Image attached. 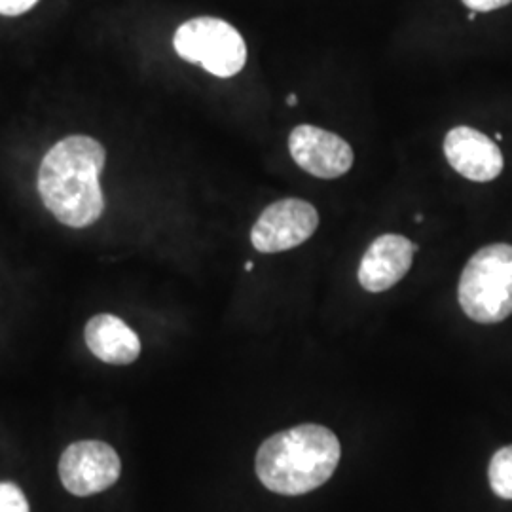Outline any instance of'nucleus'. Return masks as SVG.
Returning a JSON list of instances; mask_svg holds the SVG:
<instances>
[{
	"label": "nucleus",
	"mask_w": 512,
	"mask_h": 512,
	"mask_svg": "<svg viewBox=\"0 0 512 512\" xmlns=\"http://www.w3.org/2000/svg\"><path fill=\"white\" fill-rule=\"evenodd\" d=\"M105 158L103 145L88 135H71L44 156L38 171V192L61 224L88 228L101 219L105 198L99 175Z\"/></svg>",
	"instance_id": "nucleus-1"
},
{
	"label": "nucleus",
	"mask_w": 512,
	"mask_h": 512,
	"mask_svg": "<svg viewBox=\"0 0 512 512\" xmlns=\"http://www.w3.org/2000/svg\"><path fill=\"white\" fill-rule=\"evenodd\" d=\"M340 454V440L330 429L304 423L264 440L256 452V475L275 494H310L334 475Z\"/></svg>",
	"instance_id": "nucleus-2"
},
{
	"label": "nucleus",
	"mask_w": 512,
	"mask_h": 512,
	"mask_svg": "<svg viewBox=\"0 0 512 512\" xmlns=\"http://www.w3.org/2000/svg\"><path fill=\"white\" fill-rule=\"evenodd\" d=\"M459 306L480 325L512 315V245L495 243L467 262L458 287Z\"/></svg>",
	"instance_id": "nucleus-3"
},
{
	"label": "nucleus",
	"mask_w": 512,
	"mask_h": 512,
	"mask_svg": "<svg viewBox=\"0 0 512 512\" xmlns=\"http://www.w3.org/2000/svg\"><path fill=\"white\" fill-rule=\"evenodd\" d=\"M173 46L184 61L202 65L207 73L232 78L247 63V46L238 29L217 18H196L183 23Z\"/></svg>",
	"instance_id": "nucleus-4"
},
{
	"label": "nucleus",
	"mask_w": 512,
	"mask_h": 512,
	"mask_svg": "<svg viewBox=\"0 0 512 512\" xmlns=\"http://www.w3.org/2000/svg\"><path fill=\"white\" fill-rule=\"evenodd\" d=\"M319 226V213L310 202L287 198L268 205L251 230V243L264 255L291 251L306 243Z\"/></svg>",
	"instance_id": "nucleus-5"
},
{
	"label": "nucleus",
	"mask_w": 512,
	"mask_h": 512,
	"mask_svg": "<svg viewBox=\"0 0 512 512\" xmlns=\"http://www.w3.org/2000/svg\"><path fill=\"white\" fill-rule=\"evenodd\" d=\"M122 473L116 450L101 440L71 444L59 459V476L67 492L78 497L101 494L114 486Z\"/></svg>",
	"instance_id": "nucleus-6"
},
{
	"label": "nucleus",
	"mask_w": 512,
	"mask_h": 512,
	"mask_svg": "<svg viewBox=\"0 0 512 512\" xmlns=\"http://www.w3.org/2000/svg\"><path fill=\"white\" fill-rule=\"evenodd\" d=\"M289 150L296 165L317 179H338L348 173L355 160L348 141L315 126L294 128Z\"/></svg>",
	"instance_id": "nucleus-7"
},
{
	"label": "nucleus",
	"mask_w": 512,
	"mask_h": 512,
	"mask_svg": "<svg viewBox=\"0 0 512 512\" xmlns=\"http://www.w3.org/2000/svg\"><path fill=\"white\" fill-rule=\"evenodd\" d=\"M444 154L448 164L461 177L475 183H490L503 171V154L488 135L478 129H450L444 139Z\"/></svg>",
	"instance_id": "nucleus-8"
},
{
	"label": "nucleus",
	"mask_w": 512,
	"mask_h": 512,
	"mask_svg": "<svg viewBox=\"0 0 512 512\" xmlns=\"http://www.w3.org/2000/svg\"><path fill=\"white\" fill-rule=\"evenodd\" d=\"M418 245L399 234L374 239L359 266V283L368 293H384L395 287L414 262Z\"/></svg>",
	"instance_id": "nucleus-9"
},
{
	"label": "nucleus",
	"mask_w": 512,
	"mask_h": 512,
	"mask_svg": "<svg viewBox=\"0 0 512 512\" xmlns=\"http://www.w3.org/2000/svg\"><path fill=\"white\" fill-rule=\"evenodd\" d=\"M86 344L97 359L109 365H131L141 355V342L135 330L110 313L95 315L88 321Z\"/></svg>",
	"instance_id": "nucleus-10"
},
{
	"label": "nucleus",
	"mask_w": 512,
	"mask_h": 512,
	"mask_svg": "<svg viewBox=\"0 0 512 512\" xmlns=\"http://www.w3.org/2000/svg\"><path fill=\"white\" fill-rule=\"evenodd\" d=\"M490 486L501 499H512V446H505L495 452L490 461Z\"/></svg>",
	"instance_id": "nucleus-11"
},
{
	"label": "nucleus",
	"mask_w": 512,
	"mask_h": 512,
	"mask_svg": "<svg viewBox=\"0 0 512 512\" xmlns=\"http://www.w3.org/2000/svg\"><path fill=\"white\" fill-rule=\"evenodd\" d=\"M0 512H31L27 497L14 482H0Z\"/></svg>",
	"instance_id": "nucleus-12"
},
{
	"label": "nucleus",
	"mask_w": 512,
	"mask_h": 512,
	"mask_svg": "<svg viewBox=\"0 0 512 512\" xmlns=\"http://www.w3.org/2000/svg\"><path fill=\"white\" fill-rule=\"evenodd\" d=\"M38 0H0V14L2 16H19L29 12Z\"/></svg>",
	"instance_id": "nucleus-13"
},
{
	"label": "nucleus",
	"mask_w": 512,
	"mask_h": 512,
	"mask_svg": "<svg viewBox=\"0 0 512 512\" xmlns=\"http://www.w3.org/2000/svg\"><path fill=\"white\" fill-rule=\"evenodd\" d=\"M511 2L512 0H463V4L467 8H471L473 12H492V10L503 8Z\"/></svg>",
	"instance_id": "nucleus-14"
},
{
	"label": "nucleus",
	"mask_w": 512,
	"mask_h": 512,
	"mask_svg": "<svg viewBox=\"0 0 512 512\" xmlns=\"http://www.w3.org/2000/svg\"><path fill=\"white\" fill-rule=\"evenodd\" d=\"M287 103H289V105H296V97H294V95H289V99H287Z\"/></svg>",
	"instance_id": "nucleus-15"
},
{
	"label": "nucleus",
	"mask_w": 512,
	"mask_h": 512,
	"mask_svg": "<svg viewBox=\"0 0 512 512\" xmlns=\"http://www.w3.org/2000/svg\"><path fill=\"white\" fill-rule=\"evenodd\" d=\"M476 18V12H473V10H471V12H469V19H471V21H473V19Z\"/></svg>",
	"instance_id": "nucleus-16"
}]
</instances>
